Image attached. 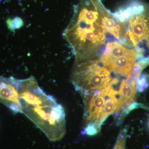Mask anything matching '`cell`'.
<instances>
[{
  "mask_svg": "<svg viewBox=\"0 0 149 149\" xmlns=\"http://www.w3.org/2000/svg\"><path fill=\"white\" fill-rule=\"evenodd\" d=\"M118 31L113 13L101 0H80L63 35L78 63L99 60L109 41L120 40Z\"/></svg>",
  "mask_w": 149,
  "mask_h": 149,
  "instance_id": "1",
  "label": "cell"
},
{
  "mask_svg": "<svg viewBox=\"0 0 149 149\" xmlns=\"http://www.w3.org/2000/svg\"><path fill=\"white\" fill-rule=\"evenodd\" d=\"M22 113L37 125L52 141H59L66 132L65 112L56 99L22 108Z\"/></svg>",
  "mask_w": 149,
  "mask_h": 149,
  "instance_id": "2",
  "label": "cell"
},
{
  "mask_svg": "<svg viewBox=\"0 0 149 149\" xmlns=\"http://www.w3.org/2000/svg\"><path fill=\"white\" fill-rule=\"evenodd\" d=\"M113 77L99 61L74 63L70 81L81 95L100 91Z\"/></svg>",
  "mask_w": 149,
  "mask_h": 149,
  "instance_id": "3",
  "label": "cell"
},
{
  "mask_svg": "<svg viewBox=\"0 0 149 149\" xmlns=\"http://www.w3.org/2000/svg\"><path fill=\"white\" fill-rule=\"evenodd\" d=\"M113 52L103 56L100 62L111 74L130 79L132 68L137 60L135 52L129 48L119 47L114 48Z\"/></svg>",
  "mask_w": 149,
  "mask_h": 149,
  "instance_id": "4",
  "label": "cell"
},
{
  "mask_svg": "<svg viewBox=\"0 0 149 149\" xmlns=\"http://www.w3.org/2000/svg\"><path fill=\"white\" fill-rule=\"evenodd\" d=\"M113 85L112 80L100 91L88 94L81 95L84 104L83 116L86 125L95 124L104 104L111 87Z\"/></svg>",
  "mask_w": 149,
  "mask_h": 149,
  "instance_id": "5",
  "label": "cell"
},
{
  "mask_svg": "<svg viewBox=\"0 0 149 149\" xmlns=\"http://www.w3.org/2000/svg\"><path fill=\"white\" fill-rule=\"evenodd\" d=\"M0 103L15 113H22L19 92L18 79L0 75Z\"/></svg>",
  "mask_w": 149,
  "mask_h": 149,
  "instance_id": "6",
  "label": "cell"
},
{
  "mask_svg": "<svg viewBox=\"0 0 149 149\" xmlns=\"http://www.w3.org/2000/svg\"><path fill=\"white\" fill-rule=\"evenodd\" d=\"M136 85L131 83L129 79L125 78L121 80L118 92L117 106L114 112L118 125L122 123L126 116V111L136 102Z\"/></svg>",
  "mask_w": 149,
  "mask_h": 149,
  "instance_id": "7",
  "label": "cell"
},
{
  "mask_svg": "<svg viewBox=\"0 0 149 149\" xmlns=\"http://www.w3.org/2000/svg\"><path fill=\"white\" fill-rule=\"evenodd\" d=\"M114 85H113L111 87L100 117L95 124L100 131L104 121L108 116L114 113L116 109L118 102V91L115 89Z\"/></svg>",
  "mask_w": 149,
  "mask_h": 149,
  "instance_id": "8",
  "label": "cell"
},
{
  "mask_svg": "<svg viewBox=\"0 0 149 149\" xmlns=\"http://www.w3.org/2000/svg\"><path fill=\"white\" fill-rule=\"evenodd\" d=\"M149 87V75L146 73L141 74L136 83V89L140 93L146 91Z\"/></svg>",
  "mask_w": 149,
  "mask_h": 149,
  "instance_id": "9",
  "label": "cell"
},
{
  "mask_svg": "<svg viewBox=\"0 0 149 149\" xmlns=\"http://www.w3.org/2000/svg\"><path fill=\"white\" fill-rule=\"evenodd\" d=\"M127 131L126 128H124L120 131L118 136L116 143L113 149H125Z\"/></svg>",
  "mask_w": 149,
  "mask_h": 149,
  "instance_id": "10",
  "label": "cell"
},
{
  "mask_svg": "<svg viewBox=\"0 0 149 149\" xmlns=\"http://www.w3.org/2000/svg\"><path fill=\"white\" fill-rule=\"evenodd\" d=\"M8 26L10 30L17 29L22 26L23 22L21 19L16 17L12 19H9L7 21Z\"/></svg>",
  "mask_w": 149,
  "mask_h": 149,
  "instance_id": "11",
  "label": "cell"
},
{
  "mask_svg": "<svg viewBox=\"0 0 149 149\" xmlns=\"http://www.w3.org/2000/svg\"><path fill=\"white\" fill-rule=\"evenodd\" d=\"M100 130L94 124H89L86 125L83 132V134H87L88 136H93L97 135Z\"/></svg>",
  "mask_w": 149,
  "mask_h": 149,
  "instance_id": "12",
  "label": "cell"
}]
</instances>
